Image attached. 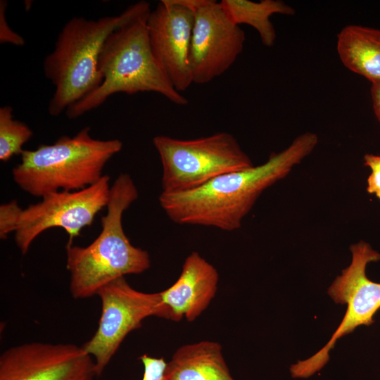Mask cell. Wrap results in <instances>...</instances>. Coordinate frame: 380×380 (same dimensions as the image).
I'll return each instance as SVG.
<instances>
[{
	"label": "cell",
	"instance_id": "obj_1",
	"mask_svg": "<svg viewBox=\"0 0 380 380\" xmlns=\"http://www.w3.org/2000/svg\"><path fill=\"white\" fill-rule=\"evenodd\" d=\"M317 143L315 133H302L281 151L272 153L260 165L220 175L191 191L161 192L160 205L176 224L237 230L261 194L287 177Z\"/></svg>",
	"mask_w": 380,
	"mask_h": 380
},
{
	"label": "cell",
	"instance_id": "obj_2",
	"mask_svg": "<svg viewBox=\"0 0 380 380\" xmlns=\"http://www.w3.org/2000/svg\"><path fill=\"white\" fill-rule=\"evenodd\" d=\"M138 197L130 175L120 173L110 186L107 213L101 217L98 236L84 247L66 245V269L73 298H90L116 279L150 268L149 253L133 246L122 227L124 212Z\"/></svg>",
	"mask_w": 380,
	"mask_h": 380
},
{
	"label": "cell",
	"instance_id": "obj_3",
	"mask_svg": "<svg viewBox=\"0 0 380 380\" xmlns=\"http://www.w3.org/2000/svg\"><path fill=\"white\" fill-rule=\"evenodd\" d=\"M151 11L146 1L137 2L118 15L96 20L75 17L61 30L52 52L43 63L44 75L55 87L48 112L58 116L94 91L102 82L99 61L110 34Z\"/></svg>",
	"mask_w": 380,
	"mask_h": 380
},
{
	"label": "cell",
	"instance_id": "obj_4",
	"mask_svg": "<svg viewBox=\"0 0 380 380\" xmlns=\"http://www.w3.org/2000/svg\"><path fill=\"white\" fill-rule=\"evenodd\" d=\"M149 13L132 20L110 34L99 61L102 82L66 110L68 118L83 115L117 93L152 91L175 104L188 103V100L172 86L152 52L146 24Z\"/></svg>",
	"mask_w": 380,
	"mask_h": 380
},
{
	"label": "cell",
	"instance_id": "obj_5",
	"mask_svg": "<svg viewBox=\"0 0 380 380\" xmlns=\"http://www.w3.org/2000/svg\"><path fill=\"white\" fill-rule=\"evenodd\" d=\"M85 127L73 137L62 136L51 144L24 150L12 170L13 179L23 191L42 198L46 194L75 191L97 182L108 160L122 148L117 139L100 140Z\"/></svg>",
	"mask_w": 380,
	"mask_h": 380
},
{
	"label": "cell",
	"instance_id": "obj_6",
	"mask_svg": "<svg viewBox=\"0 0 380 380\" xmlns=\"http://www.w3.org/2000/svg\"><path fill=\"white\" fill-rule=\"evenodd\" d=\"M110 177L103 175L95 184L75 191H58L45 195L40 202L25 209L15 200L0 206V238L6 239L12 232L22 254H26L34 239L53 227L64 229L72 244L82 229L90 226L107 205Z\"/></svg>",
	"mask_w": 380,
	"mask_h": 380
},
{
	"label": "cell",
	"instance_id": "obj_7",
	"mask_svg": "<svg viewBox=\"0 0 380 380\" xmlns=\"http://www.w3.org/2000/svg\"><path fill=\"white\" fill-rule=\"evenodd\" d=\"M162 165V192L197 189L229 172L254 166L234 137L228 132L191 139L165 135L153 139Z\"/></svg>",
	"mask_w": 380,
	"mask_h": 380
},
{
	"label": "cell",
	"instance_id": "obj_8",
	"mask_svg": "<svg viewBox=\"0 0 380 380\" xmlns=\"http://www.w3.org/2000/svg\"><path fill=\"white\" fill-rule=\"evenodd\" d=\"M350 264L343 269L328 289L327 293L338 304L347 305L340 324L328 343L310 357L299 360L290 367L293 378L306 379L320 371L329 360V351L341 337L357 327L370 326L380 310V283L370 280L366 274L370 262L380 260V253L360 240L350 246Z\"/></svg>",
	"mask_w": 380,
	"mask_h": 380
},
{
	"label": "cell",
	"instance_id": "obj_9",
	"mask_svg": "<svg viewBox=\"0 0 380 380\" xmlns=\"http://www.w3.org/2000/svg\"><path fill=\"white\" fill-rule=\"evenodd\" d=\"M101 314L93 336L82 347L94 361L96 376L102 374L125 337L151 316L165 319L160 292L144 293L132 288L125 277L101 287Z\"/></svg>",
	"mask_w": 380,
	"mask_h": 380
},
{
	"label": "cell",
	"instance_id": "obj_10",
	"mask_svg": "<svg viewBox=\"0 0 380 380\" xmlns=\"http://www.w3.org/2000/svg\"><path fill=\"white\" fill-rule=\"evenodd\" d=\"M245 34L220 2L204 0L194 12L189 49L193 83L205 84L226 72L241 53Z\"/></svg>",
	"mask_w": 380,
	"mask_h": 380
},
{
	"label": "cell",
	"instance_id": "obj_11",
	"mask_svg": "<svg viewBox=\"0 0 380 380\" xmlns=\"http://www.w3.org/2000/svg\"><path fill=\"white\" fill-rule=\"evenodd\" d=\"M93 358L72 343H25L0 356V380H94Z\"/></svg>",
	"mask_w": 380,
	"mask_h": 380
},
{
	"label": "cell",
	"instance_id": "obj_12",
	"mask_svg": "<svg viewBox=\"0 0 380 380\" xmlns=\"http://www.w3.org/2000/svg\"><path fill=\"white\" fill-rule=\"evenodd\" d=\"M194 23V11L173 0H161L147 18L152 52L179 92L193 83L189 55Z\"/></svg>",
	"mask_w": 380,
	"mask_h": 380
},
{
	"label": "cell",
	"instance_id": "obj_13",
	"mask_svg": "<svg viewBox=\"0 0 380 380\" xmlns=\"http://www.w3.org/2000/svg\"><path fill=\"white\" fill-rule=\"evenodd\" d=\"M218 282L217 269L198 252H191L184 260L176 281L160 291L165 319L195 320L214 298Z\"/></svg>",
	"mask_w": 380,
	"mask_h": 380
},
{
	"label": "cell",
	"instance_id": "obj_14",
	"mask_svg": "<svg viewBox=\"0 0 380 380\" xmlns=\"http://www.w3.org/2000/svg\"><path fill=\"white\" fill-rule=\"evenodd\" d=\"M167 380H234L221 345L201 341L176 350L166 368Z\"/></svg>",
	"mask_w": 380,
	"mask_h": 380
},
{
	"label": "cell",
	"instance_id": "obj_15",
	"mask_svg": "<svg viewBox=\"0 0 380 380\" xmlns=\"http://www.w3.org/2000/svg\"><path fill=\"white\" fill-rule=\"evenodd\" d=\"M336 49L348 69L372 84L380 82V30L347 25L338 34Z\"/></svg>",
	"mask_w": 380,
	"mask_h": 380
},
{
	"label": "cell",
	"instance_id": "obj_16",
	"mask_svg": "<svg viewBox=\"0 0 380 380\" xmlns=\"http://www.w3.org/2000/svg\"><path fill=\"white\" fill-rule=\"evenodd\" d=\"M220 4L231 21L239 25L247 24L258 32L262 43L272 46L277 35L270 17L274 14L292 15L293 8L281 0H222Z\"/></svg>",
	"mask_w": 380,
	"mask_h": 380
},
{
	"label": "cell",
	"instance_id": "obj_17",
	"mask_svg": "<svg viewBox=\"0 0 380 380\" xmlns=\"http://www.w3.org/2000/svg\"><path fill=\"white\" fill-rule=\"evenodd\" d=\"M33 132L25 122L13 118V108L6 105L0 108V160L8 162L13 156L21 155L23 145Z\"/></svg>",
	"mask_w": 380,
	"mask_h": 380
},
{
	"label": "cell",
	"instance_id": "obj_18",
	"mask_svg": "<svg viewBox=\"0 0 380 380\" xmlns=\"http://www.w3.org/2000/svg\"><path fill=\"white\" fill-rule=\"evenodd\" d=\"M144 367L141 380H167V362L163 357H155L144 354L139 357Z\"/></svg>",
	"mask_w": 380,
	"mask_h": 380
},
{
	"label": "cell",
	"instance_id": "obj_19",
	"mask_svg": "<svg viewBox=\"0 0 380 380\" xmlns=\"http://www.w3.org/2000/svg\"><path fill=\"white\" fill-rule=\"evenodd\" d=\"M364 165L370 170L367 179V191L380 200V155L365 154Z\"/></svg>",
	"mask_w": 380,
	"mask_h": 380
},
{
	"label": "cell",
	"instance_id": "obj_20",
	"mask_svg": "<svg viewBox=\"0 0 380 380\" xmlns=\"http://www.w3.org/2000/svg\"><path fill=\"white\" fill-rule=\"evenodd\" d=\"M7 1L1 0L0 1V43L11 44L15 46H23L25 44V39L14 32L8 25L6 18V9Z\"/></svg>",
	"mask_w": 380,
	"mask_h": 380
},
{
	"label": "cell",
	"instance_id": "obj_21",
	"mask_svg": "<svg viewBox=\"0 0 380 380\" xmlns=\"http://www.w3.org/2000/svg\"><path fill=\"white\" fill-rule=\"evenodd\" d=\"M371 96L375 115L380 123V82L372 84Z\"/></svg>",
	"mask_w": 380,
	"mask_h": 380
}]
</instances>
